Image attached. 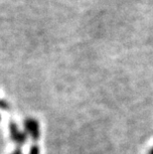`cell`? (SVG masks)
Masks as SVG:
<instances>
[{
  "label": "cell",
  "mask_w": 153,
  "mask_h": 154,
  "mask_svg": "<svg viewBox=\"0 0 153 154\" xmlns=\"http://www.w3.org/2000/svg\"><path fill=\"white\" fill-rule=\"evenodd\" d=\"M0 109H3V110H9L10 106H9V104H8L7 101L0 100Z\"/></svg>",
  "instance_id": "obj_3"
},
{
  "label": "cell",
  "mask_w": 153,
  "mask_h": 154,
  "mask_svg": "<svg viewBox=\"0 0 153 154\" xmlns=\"http://www.w3.org/2000/svg\"><path fill=\"white\" fill-rule=\"evenodd\" d=\"M9 131H10V138L17 144L19 147L21 145H23L26 142V140H27V136H28L27 133L25 131L19 130L17 124L15 122H13V121H11V122L9 123Z\"/></svg>",
  "instance_id": "obj_1"
},
{
  "label": "cell",
  "mask_w": 153,
  "mask_h": 154,
  "mask_svg": "<svg viewBox=\"0 0 153 154\" xmlns=\"http://www.w3.org/2000/svg\"><path fill=\"white\" fill-rule=\"evenodd\" d=\"M29 154H40V151H39V147L38 145H33L31 147L30 149V152H29Z\"/></svg>",
  "instance_id": "obj_4"
},
{
  "label": "cell",
  "mask_w": 153,
  "mask_h": 154,
  "mask_svg": "<svg viewBox=\"0 0 153 154\" xmlns=\"http://www.w3.org/2000/svg\"><path fill=\"white\" fill-rule=\"evenodd\" d=\"M12 154H23L22 153V150H21V147H19V146H17V148L15 149V151L13 152Z\"/></svg>",
  "instance_id": "obj_5"
},
{
  "label": "cell",
  "mask_w": 153,
  "mask_h": 154,
  "mask_svg": "<svg viewBox=\"0 0 153 154\" xmlns=\"http://www.w3.org/2000/svg\"><path fill=\"white\" fill-rule=\"evenodd\" d=\"M149 154H153V148L150 150V152H149Z\"/></svg>",
  "instance_id": "obj_6"
},
{
  "label": "cell",
  "mask_w": 153,
  "mask_h": 154,
  "mask_svg": "<svg viewBox=\"0 0 153 154\" xmlns=\"http://www.w3.org/2000/svg\"><path fill=\"white\" fill-rule=\"evenodd\" d=\"M25 132L27 135L31 136V138L36 141L40 137V126L39 122L34 119H27L24 121Z\"/></svg>",
  "instance_id": "obj_2"
}]
</instances>
